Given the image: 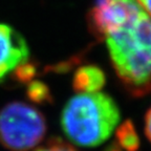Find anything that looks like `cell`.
Segmentation results:
<instances>
[{"label":"cell","mask_w":151,"mask_h":151,"mask_svg":"<svg viewBox=\"0 0 151 151\" xmlns=\"http://www.w3.org/2000/svg\"><path fill=\"white\" fill-rule=\"evenodd\" d=\"M35 151H78L70 144L64 142L63 139L54 137L50 139L46 144L43 145L42 147L38 148Z\"/></svg>","instance_id":"obj_10"},{"label":"cell","mask_w":151,"mask_h":151,"mask_svg":"<svg viewBox=\"0 0 151 151\" xmlns=\"http://www.w3.org/2000/svg\"><path fill=\"white\" fill-rule=\"evenodd\" d=\"M26 97L36 104H50L54 101L50 87L41 81H31L26 87Z\"/></svg>","instance_id":"obj_8"},{"label":"cell","mask_w":151,"mask_h":151,"mask_svg":"<svg viewBox=\"0 0 151 151\" xmlns=\"http://www.w3.org/2000/svg\"><path fill=\"white\" fill-rule=\"evenodd\" d=\"M111 65L126 91L134 98L151 92V17L142 9L108 33Z\"/></svg>","instance_id":"obj_1"},{"label":"cell","mask_w":151,"mask_h":151,"mask_svg":"<svg viewBox=\"0 0 151 151\" xmlns=\"http://www.w3.org/2000/svg\"><path fill=\"white\" fill-rule=\"evenodd\" d=\"M142 9L151 17V0H137Z\"/></svg>","instance_id":"obj_12"},{"label":"cell","mask_w":151,"mask_h":151,"mask_svg":"<svg viewBox=\"0 0 151 151\" xmlns=\"http://www.w3.org/2000/svg\"><path fill=\"white\" fill-rule=\"evenodd\" d=\"M142 9L137 0H98L87 15L89 32L99 41Z\"/></svg>","instance_id":"obj_4"},{"label":"cell","mask_w":151,"mask_h":151,"mask_svg":"<svg viewBox=\"0 0 151 151\" xmlns=\"http://www.w3.org/2000/svg\"><path fill=\"white\" fill-rule=\"evenodd\" d=\"M104 151H123V150L119 147V145L116 144V142H112L110 145H108V146L105 148Z\"/></svg>","instance_id":"obj_13"},{"label":"cell","mask_w":151,"mask_h":151,"mask_svg":"<svg viewBox=\"0 0 151 151\" xmlns=\"http://www.w3.org/2000/svg\"><path fill=\"white\" fill-rule=\"evenodd\" d=\"M123 151H139V137L133 123L126 120L116 131V141Z\"/></svg>","instance_id":"obj_7"},{"label":"cell","mask_w":151,"mask_h":151,"mask_svg":"<svg viewBox=\"0 0 151 151\" xmlns=\"http://www.w3.org/2000/svg\"><path fill=\"white\" fill-rule=\"evenodd\" d=\"M36 73H37V65L28 60L21 65H19L9 76L18 84H28L31 81H33Z\"/></svg>","instance_id":"obj_9"},{"label":"cell","mask_w":151,"mask_h":151,"mask_svg":"<svg viewBox=\"0 0 151 151\" xmlns=\"http://www.w3.org/2000/svg\"><path fill=\"white\" fill-rule=\"evenodd\" d=\"M120 118L118 105L107 93H77L63 107L61 127L73 144L96 147L109 139Z\"/></svg>","instance_id":"obj_2"},{"label":"cell","mask_w":151,"mask_h":151,"mask_svg":"<svg viewBox=\"0 0 151 151\" xmlns=\"http://www.w3.org/2000/svg\"><path fill=\"white\" fill-rule=\"evenodd\" d=\"M28 60L29 48L23 36L9 24L0 23V83Z\"/></svg>","instance_id":"obj_5"},{"label":"cell","mask_w":151,"mask_h":151,"mask_svg":"<svg viewBox=\"0 0 151 151\" xmlns=\"http://www.w3.org/2000/svg\"><path fill=\"white\" fill-rule=\"evenodd\" d=\"M145 133H146L147 139L151 143V107L148 109L145 116Z\"/></svg>","instance_id":"obj_11"},{"label":"cell","mask_w":151,"mask_h":151,"mask_svg":"<svg viewBox=\"0 0 151 151\" xmlns=\"http://www.w3.org/2000/svg\"><path fill=\"white\" fill-rule=\"evenodd\" d=\"M106 83L104 70L98 65H84L79 67L73 78V87L78 93L98 92Z\"/></svg>","instance_id":"obj_6"},{"label":"cell","mask_w":151,"mask_h":151,"mask_svg":"<svg viewBox=\"0 0 151 151\" xmlns=\"http://www.w3.org/2000/svg\"><path fill=\"white\" fill-rule=\"evenodd\" d=\"M45 116L24 102H11L0 110V143L9 151H28L46 133Z\"/></svg>","instance_id":"obj_3"}]
</instances>
